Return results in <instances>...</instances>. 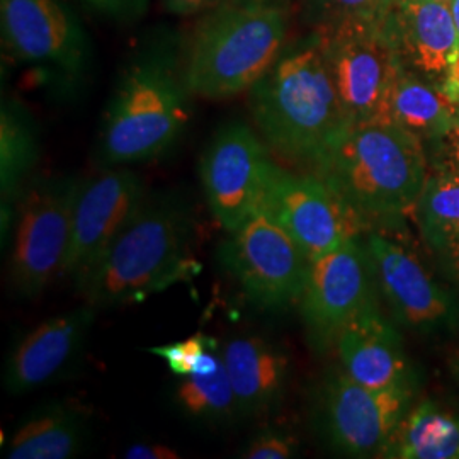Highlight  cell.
<instances>
[{"instance_id": "cell-1", "label": "cell", "mask_w": 459, "mask_h": 459, "mask_svg": "<svg viewBox=\"0 0 459 459\" xmlns=\"http://www.w3.org/2000/svg\"><path fill=\"white\" fill-rule=\"evenodd\" d=\"M248 108L269 150L308 172L352 126L315 30L284 47L248 91Z\"/></svg>"}, {"instance_id": "cell-2", "label": "cell", "mask_w": 459, "mask_h": 459, "mask_svg": "<svg viewBox=\"0 0 459 459\" xmlns=\"http://www.w3.org/2000/svg\"><path fill=\"white\" fill-rule=\"evenodd\" d=\"M364 233L400 231L415 216L429 176L424 142L392 121L352 125L315 172Z\"/></svg>"}, {"instance_id": "cell-3", "label": "cell", "mask_w": 459, "mask_h": 459, "mask_svg": "<svg viewBox=\"0 0 459 459\" xmlns=\"http://www.w3.org/2000/svg\"><path fill=\"white\" fill-rule=\"evenodd\" d=\"M195 216L179 195L147 199L109 248L75 279L83 303L96 310L142 303L191 282L201 271L193 255Z\"/></svg>"}, {"instance_id": "cell-4", "label": "cell", "mask_w": 459, "mask_h": 459, "mask_svg": "<svg viewBox=\"0 0 459 459\" xmlns=\"http://www.w3.org/2000/svg\"><path fill=\"white\" fill-rule=\"evenodd\" d=\"M181 41L157 36L123 70L99 136L104 167H126L165 155L191 123V96Z\"/></svg>"}, {"instance_id": "cell-5", "label": "cell", "mask_w": 459, "mask_h": 459, "mask_svg": "<svg viewBox=\"0 0 459 459\" xmlns=\"http://www.w3.org/2000/svg\"><path fill=\"white\" fill-rule=\"evenodd\" d=\"M290 0H223L204 13L184 53L193 96L248 92L288 45Z\"/></svg>"}, {"instance_id": "cell-6", "label": "cell", "mask_w": 459, "mask_h": 459, "mask_svg": "<svg viewBox=\"0 0 459 459\" xmlns=\"http://www.w3.org/2000/svg\"><path fill=\"white\" fill-rule=\"evenodd\" d=\"M415 390H377L341 368L318 383L313 422L330 451L345 458H383L396 427L411 411Z\"/></svg>"}, {"instance_id": "cell-7", "label": "cell", "mask_w": 459, "mask_h": 459, "mask_svg": "<svg viewBox=\"0 0 459 459\" xmlns=\"http://www.w3.org/2000/svg\"><path fill=\"white\" fill-rule=\"evenodd\" d=\"M79 178H51L26 186L17 199L9 282L21 298L41 295L65 274Z\"/></svg>"}, {"instance_id": "cell-8", "label": "cell", "mask_w": 459, "mask_h": 459, "mask_svg": "<svg viewBox=\"0 0 459 459\" xmlns=\"http://www.w3.org/2000/svg\"><path fill=\"white\" fill-rule=\"evenodd\" d=\"M218 259L247 299L267 312L299 303L312 263L303 248L263 213L252 214L229 231L218 247Z\"/></svg>"}, {"instance_id": "cell-9", "label": "cell", "mask_w": 459, "mask_h": 459, "mask_svg": "<svg viewBox=\"0 0 459 459\" xmlns=\"http://www.w3.org/2000/svg\"><path fill=\"white\" fill-rule=\"evenodd\" d=\"M352 125L386 121L398 56L385 16L315 30Z\"/></svg>"}, {"instance_id": "cell-10", "label": "cell", "mask_w": 459, "mask_h": 459, "mask_svg": "<svg viewBox=\"0 0 459 459\" xmlns=\"http://www.w3.org/2000/svg\"><path fill=\"white\" fill-rule=\"evenodd\" d=\"M377 299V279L362 235L312 261L298 303L308 345L318 354L335 347L345 325Z\"/></svg>"}, {"instance_id": "cell-11", "label": "cell", "mask_w": 459, "mask_h": 459, "mask_svg": "<svg viewBox=\"0 0 459 459\" xmlns=\"http://www.w3.org/2000/svg\"><path fill=\"white\" fill-rule=\"evenodd\" d=\"M257 213L278 223L310 261L361 237L364 230L327 182L308 170L293 172L274 164Z\"/></svg>"}, {"instance_id": "cell-12", "label": "cell", "mask_w": 459, "mask_h": 459, "mask_svg": "<svg viewBox=\"0 0 459 459\" xmlns=\"http://www.w3.org/2000/svg\"><path fill=\"white\" fill-rule=\"evenodd\" d=\"M274 164L263 136L244 121H230L214 133L201 155L199 178L208 208L227 231L257 213Z\"/></svg>"}, {"instance_id": "cell-13", "label": "cell", "mask_w": 459, "mask_h": 459, "mask_svg": "<svg viewBox=\"0 0 459 459\" xmlns=\"http://www.w3.org/2000/svg\"><path fill=\"white\" fill-rule=\"evenodd\" d=\"M369 254L379 296L400 325L420 335H443L459 328L456 296L430 274L419 255L386 231H368Z\"/></svg>"}, {"instance_id": "cell-14", "label": "cell", "mask_w": 459, "mask_h": 459, "mask_svg": "<svg viewBox=\"0 0 459 459\" xmlns=\"http://www.w3.org/2000/svg\"><path fill=\"white\" fill-rule=\"evenodd\" d=\"M145 201V184L128 167H104L98 176L82 179L64 276L75 281L98 263Z\"/></svg>"}, {"instance_id": "cell-15", "label": "cell", "mask_w": 459, "mask_h": 459, "mask_svg": "<svg viewBox=\"0 0 459 459\" xmlns=\"http://www.w3.org/2000/svg\"><path fill=\"white\" fill-rule=\"evenodd\" d=\"M0 31L4 48L21 64L72 77L87 68V36L62 0H0Z\"/></svg>"}, {"instance_id": "cell-16", "label": "cell", "mask_w": 459, "mask_h": 459, "mask_svg": "<svg viewBox=\"0 0 459 459\" xmlns=\"http://www.w3.org/2000/svg\"><path fill=\"white\" fill-rule=\"evenodd\" d=\"M96 313L91 305H82L51 316L26 333L7 356L5 390L11 394H26L64 377L81 358Z\"/></svg>"}, {"instance_id": "cell-17", "label": "cell", "mask_w": 459, "mask_h": 459, "mask_svg": "<svg viewBox=\"0 0 459 459\" xmlns=\"http://www.w3.org/2000/svg\"><path fill=\"white\" fill-rule=\"evenodd\" d=\"M385 24L400 64L443 87L459 55V34L449 4L394 0Z\"/></svg>"}, {"instance_id": "cell-18", "label": "cell", "mask_w": 459, "mask_h": 459, "mask_svg": "<svg viewBox=\"0 0 459 459\" xmlns=\"http://www.w3.org/2000/svg\"><path fill=\"white\" fill-rule=\"evenodd\" d=\"M341 366L349 377L377 390L419 386V373L405 352L400 332L383 315L379 299L369 303L337 339Z\"/></svg>"}, {"instance_id": "cell-19", "label": "cell", "mask_w": 459, "mask_h": 459, "mask_svg": "<svg viewBox=\"0 0 459 459\" xmlns=\"http://www.w3.org/2000/svg\"><path fill=\"white\" fill-rule=\"evenodd\" d=\"M221 356L244 417H263L282 403L290 381V358L263 337H235Z\"/></svg>"}, {"instance_id": "cell-20", "label": "cell", "mask_w": 459, "mask_h": 459, "mask_svg": "<svg viewBox=\"0 0 459 459\" xmlns=\"http://www.w3.org/2000/svg\"><path fill=\"white\" fill-rule=\"evenodd\" d=\"M91 436L89 413L74 402H49L36 407L17 426L5 446L9 459L75 458Z\"/></svg>"}, {"instance_id": "cell-21", "label": "cell", "mask_w": 459, "mask_h": 459, "mask_svg": "<svg viewBox=\"0 0 459 459\" xmlns=\"http://www.w3.org/2000/svg\"><path fill=\"white\" fill-rule=\"evenodd\" d=\"M429 252L455 284H459V179L430 170L415 216Z\"/></svg>"}, {"instance_id": "cell-22", "label": "cell", "mask_w": 459, "mask_h": 459, "mask_svg": "<svg viewBox=\"0 0 459 459\" xmlns=\"http://www.w3.org/2000/svg\"><path fill=\"white\" fill-rule=\"evenodd\" d=\"M456 116L443 87L398 64L386 102V121L419 136L424 145L447 130Z\"/></svg>"}, {"instance_id": "cell-23", "label": "cell", "mask_w": 459, "mask_h": 459, "mask_svg": "<svg viewBox=\"0 0 459 459\" xmlns=\"http://www.w3.org/2000/svg\"><path fill=\"white\" fill-rule=\"evenodd\" d=\"M383 458L459 459V415L436 402L411 405L386 446Z\"/></svg>"}, {"instance_id": "cell-24", "label": "cell", "mask_w": 459, "mask_h": 459, "mask_svg": "<svg viewBox=\"0 0 459 459\" xmlns=\"http://www.w3.org/2000/svg\"><path fill=\"white\" fill-rule=\"evenodd\" d=\"M39 157V136L31 113L16 99H2L0 109V195L2 208L16 210L17 199Z\"/></svg>"}, {"instance_id": "cell-25", "label": "cell", "mask_w": 459, "mask_h": 459, "mask_svg": "<svg viewBox=\"0 0 459 459\" xmlns=\"http://www.w3.org/2000/svg\"><path fill=\"white\" fill-rule=\"evenodd\" d=\"M174 402L186 417L212 426H225L244 417L223 356L210 371L179 377Z\"/></svg>"}, {"instance_id": "cell-26", "label": "cell", "mask_w": 459, "mask_h": 459, "mask_svg": "<svg viewBox=\"0 0 459 459\" xmlns=\"http://www.w3.org/2000/svg\"><path fill=\"white\" fill-rule=\"evenodd\" d=\"M147 352L160 358L179 377L210 371L221 361V345L204 332H196L179 342L148 347Z\"/></svg>"}, {"instance_id": "cell-27", "label": "cell", "mask_w": 459, "mask_h": 459, "mask_svg": "<svg viewBox=\"0 0 459 459\" xmlns=\"http://www.w3.org/2000/svg\"><path fill=\"white\" fill-rule=\"evenodd\" d=\"M394 0H305V14L313 30L337 26L349 21L385 16Z\"/></svg>"}, {"instance_id": "cell-28", "label": "cell", "mask_w": 459, "mask_h": 459, "mask_svg": "<svg viewBox=\"0 0 459 459\" xmlns=\"http://www.w3.org/2000/svg\"><path fill=\"white\" fill-rule=\"evenodd\" d=\"M296 455L298 439L295 436L273 427L259 430L240 451V458L246 459H288Z\"/></svg>"}, {"instance_id": "cell-29", "label": "cell", "mask_w": 459, "mask_h": 459, "mask_svg": "<svg viewBox=\"0 0 459 459\" xmlns=\"http://www.w3.org/2000/svg\"><path fill=\"white\" fill-rule=\"evenodd\" d=\"M426 152L430 170L444 172L459 179V115L455 116L446 132L426 143Z\"/></svg>"}, {"instance_id": "cell-30", "label": "cell", "mask_w": 459, "mask_h": 459, "mask_svg": "<svg viewBox=\"0 0 459 459\" xmlns=\"http://www.w3.org/2000/svg\"><path fill=\"white\" fill-rule=\"evenodd\" d=\"M98 11L119 17V19H132L140 16L147 9L148 0H87Z\"/></svg>"}, {"instance_id": "cell-31", "label": "cell", "mask_w": 459, "mask_h": 459, "mask_svg": "<svg viewBox=\"0 0 459 459\" xmlns=\"http://www.w3.org/2000/svg\"><path fill=\"white\" fill-rule=\"evenodd\" d=\"M123 458L126 459H181L182 455L165 444L136 443L125 449Z\"/></svg>"}, {"instance_id": "cell-32", "label": "cell", "mask_w": 459, "mask_h": 459, "mask_svg": "<svg viewBox=\"0 0 459 459\" xmlns=\"http://www.w3.org/2000/svg\"><path fill=\"white\" fill-rule=\"evenodd\" d=\"M164 7L174 16L204 14L223 0H162Z\"/></svg>"}, {"instance_id": "cell-33", "label": "cell", "mask_w": 459, "mask_h": 459, "mask_svg": "<svg viewBox=\"0 0 459 459\" xmlns=\"http://www.w3.org/2000/svg\"><path fill=\"white\" fill-rule=\"evenodd\" d=\"M444 92L446 96L451 100V104L455 106V111L456 115H459V55L455 62V65L451 68L447 79L443 85Z\"/></svg>"}, {"instance_id": "cell-34", "label": "cell", "mask_w": 459, "mask_h": 459, "mask_svg": "<svg viewBox=\"0 0 459 459\" xmlns=\"http://www.w3.org/2000/svg\"><path fill=\"white\" fill-rule=\"evenodd\" d=\"M449 9H451V14H453V19H455V24H456V30H458L459 34V0H451L449 2Z\"/></svg>"}, {"instance_id": "cell-35", "label": "cell", "mask_w": 459, "mask_h": 459, "mask_svg": "<svg viewBox=\"0 0 459 459\" xmlns=\"http://www.w3.org/2000/svg\"><path fill=\"white\" fill-rule=\"evenodd\" d=\"M453 375L456 377L459 385V354L455 358V361H453Z\"/></svg>"}, {"instance_id": "cell-36", "label": "cell", "mask_w": 459, "mask_h": 459, "mask_svg": "<svg viewBox=\"0 0 459 459\" xmlns=\"http://www.w3.org/2000/svg\"><path fill=\"white\" fill-rule=\"evenodd\" d=\"M436 2H444V4H449L451 0H436Z\"/></svg>"}]
</instances>
